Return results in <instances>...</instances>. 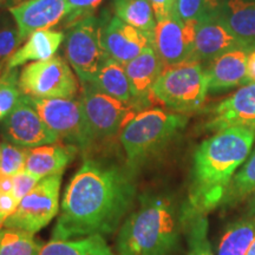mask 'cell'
<instances>
[{
  "label": "cell",
  "mask_w": 255,
  "mask_h": 255,
  "mask_svg": "<svg viewBox=\"0 0 255 255\" xmlns=\"http://www.w3.org/2000/svg\"><path fill=\"white\" fill-rule=\"evenodd\" d=\"M136 199L135 174L127 165L87 157L66 187L52 239L113 234L135 207Z\"/></svg>",
  "instance_id": "cell-1"
},
{
  "label": "cell",
  "mask_w": 255,
  "mask_h": 255,
  "mask_svg": "<svg viewBox=\"0 0 255 255\" xmlns=\"http://www.w3.org/2000/svg\"><path fill=\"white\" fill-rule=\"evenodd\" d=\"M255 141L254 127H233L213 133L197 146L184 206L207 215L221 206L233 176L245 163Z\"/></svg>",
  "instance_id": "cell-2"
},
{
  "label": "cell",
  "mask_w": 255,
  "mask_h": 255,
  "mask_svg": "<svg viewBox=\"0 0 255 255\" xmlns=\"http://www.w3.org/2000/svg\"><path fill=\"white\" fill-rule=\"evenodd\" d=\"M183 234V205L163 193H144L121 225L117 255H174Z\"/></svg>",
  "instance_id": "cell-3"
},
{
  "label": "cell",
  "mask_w": 255,
  "mask_h": 255,
  "mask_svg": "<svg viewBox=\"0 0 255 255\" xmlns=\"http://www.w3.org/2000/svg\"><path fill=\"white\" fill-rule=\"evenodd\" d=\"M184 114L146 109L136 114L120 136L127 168L135 174L186 127Z\"/></svg>",
  "instance_id": "cell-4"
},
{
  "label": "cell",
  "mask_w": 255,
  "mask_h": 255,
  "mask_svg": "<svg viewBox=\"0 0 255 255\" xmlns=\"http://www.w3.org/2000/svg\"><path fill=\"white\" fill-rule=\"evenodd\" d=\"M208 92L206 68L196 60L164 68L152 88L156 101L184 115L201 109Z\"/></svg>",
  "instance_id": "cell-5"
},
{
  "label": "cell",
  "mask_w": 255,
  "mask_h": 255,
  "mask_svg": "<svg viewBox=\"0 0 255 255\" xmlns=\"http://www.w3.org/2000/svg\"><path fill=\"white\" fill-rule=\"evenodd\" d=\"M28 100L43 122L64 143L75 145L83 151L91 150L96 144L81 100L36 98L30 96Z\"/></svg>",
  "instance_id": "cell-6"
},
{
  "label": "cell",
  "mask_w": 255,
  "mask_h": 255,
  "mask_svg": "<svg viewBox=\"0 0 255 255\" xmlns=\"http://www.w3.org/2000/svg\"><path fill=\"white\" fill-rule=\"evenodd\" d=\"M104 14L84 18L66 27L65 57L82 83H92L98 70L108 58L102 44Z\"/></svg>",
  "instance_id": "cell-7"
},
{
  "label": "cell",
  "mask_w": 255,
  "mask_h": 255,
  "mask_svg": "<svg viewBox=\"0 0 255 255\" xmlns=\"http://www.w3.org/2000/svg\"><path fill=\"white\" fill-rule=\"evenodd\" d=\"M19 88L30 97L72 100L78 92V82L68 62L55 55L25 66L19 76Z\"/></svg>",
  "instance_id": "cell-8"
},
{
  "label": "cell",
  "mask_w": 255,
  "mask_h": 255,
  "mask_svg": "<svg viewBox=\"0 0 255 255\" xmlns=\"http://www.w3.org/2000/svg\"><path fill=\"white\" fill-rule=\"evenodd\" d=\"M62 175H51L38 182L23 200L17 209L6 220L2 227L21 229L36 234L59 214Z\"/></svg>",
  "instance_id": "cell-9"
},
{
  "label": "cell",
  "mask_w": 255,
  "mask_h": 255,
  "mask_svg": "<svg viewBox=\"0 0 255 255\" xmlns=\"http://www.w3.org/2000/svg\"><path fill=\"white\" fill-rule=\"evenodd\" d=\"M82 88L81 101L96 142L113 139L137 114L129 104L100 91L91 83H82Z\"/></svg>",
  "instance_id": "cell-10"
},
{
  "label": "cell",
  "mask_w": 255,
  "mask_h": 255,
  "mask_svg": "<svg viewBox=\"0 0 255 255\" xmlns=\"http://www.w3.org/2000/svg\"><path fill=\"white\" fill-rule=\"evenodd\" d=\"M0 133L6 142L27 149L60 141L43 122L26 95L21 96L17 107L0 122Z\"/></svg>",
  "instance_id": "cell-11"
},
{
  "label": "cell",
  "mask_w": 255,
  "mask_h": 255,
  "mask_svg": "<svg viewBox=\"0 0 255 255\" xmlns=\"http://www.w3.org/2000/svg\"><path fill=\"white\" fill-rule=\"evenodd\" d=\"M103 14L102 44L105 52L113 59L127 65L143 51L154 47V36L124 23L116 15L110 17L108 11H103Z\"/></svg>",
  "instance_id": "cell-12"
},
{
  "label": "cell",
  "mask_w": 255,
  "mask_h": 255,
  "mask_svg": "<svg viewBox=\"0 0 255 255\" xmlns=\"http://www.w3.org/2000/svg\"><path fill=\"white\" fill-rule=\"evenodd\" d=\"M196 21L183 23L176 12L157 21L154 32V49L164 68L174 66L190 58L195 37Z\"/></svg>",
  "instance_id": "cell-13"
},
{
  "label": "cell",
  "mask_w": 255,
  "mask_h": 255,
  "mask_svg": "<svg viewBox=\"0 0 255 255\" xmlns=\"http://www.w3.org/2000/svg\"><path fill=\"white\" fill-rule=\"evenodd\" d=\"M244 46L254 45L235 36L212 11L196 21L193 51L188 60H196L207 65L225 52Z\"/></svg>",
  "instance_id": "cell-14"
},
{
  "label": "cell",
  "mask_w": 255,
  "mask_h": 255,
  "mask_svg": "<svg viewBox=\"0 0 255 255\" xmlns=\"http://www.w3.org/2000/svg\"><path fill=\"white\" fill-rule=\"evenodd\" d=\"M233 127L255 128V83L242 85L209 111L205 129L212 132Z\"/></svg>",
  "instance_id": "cell-15"
},
{
  "label": "cell",
  "mask_w": 255,
  "mask_h": 255,
  "mask_svg": "<svg viewBox=\"0 0 255 255\" xmlns=\"http://www.w3.org/2000/svg\"><path fill=\"white\" fill-rule=\"evenodd\" d=\"M163 69V63L154 47L143 51L141 55L126 65L131 91V107L137 114L150 109L154 104L156 100L152 94V88Z\"/></svg>",
  "instance_id": "cell-16"
},
{
  "label": "cell",
  "mask_w": 255,
  "mask_h": 255,
  "mask_svg": "<svg viewBox=\"0 0 255 255\" xmlns=\"http://www.w3.org/2000/svg\"><path fill=\"white\" fill-rule=\"evenodd\" d=\"M21 43L30 34L56 26L69 14L68 0H26L9 8Z\"/></svg>",
  "instance_id": "cell-17"
},
{
  "label": "cell",
  "mask_w": 255,
  "mask_h": 255,
  "mask_svg": "<svg viewBox=\"0 0 255 255\" xmlns=\"http://www.w3.org/2000/svg\"><path fill=\"white\" fill-rule=\"evenodd\" d=\"M252 47L233 49L207 64L205 68L209 92L225 91L247 84V57Z\"/></svg>",
  "instance_id": "cell-18"
},
{
  "label": "cell",
  "mask_w": 255,
  "mask_h": 255,
  "mask_svg": "<svg viewBox=\"0 0 255 255\" xmlns=\"http://www.w3.org/2000/svg\"><path fill=\"white\" fill-rule=\"evenodd\" d=\"M78 148L66 143H52L28 149L24 170L41 178L63 174L65 168L77 155Z\"/></svg>",
  "instance_id": "cell-19"
},
{
  "label": "cell",
  "mask_w": 255,
  "mask_h": 255,
  "mask_svg": "<svg viewBox=\"0 0 255 255\" xmlns=\"http://www.w3.org/2000/svg\"><path fill=\"white\" fill-rule=\"evenodd\" d=\"M255 240V195L247 200L246 207L223 232L215 255H247Z\"/></svg>",
  "instance_id": "cell-20"
},
{
  "label": "cell",
  "mask_w": 255,
  "mask_h": 255,
  "mask_svg": "<svg viewBox=\"0 0 255 255\" xmlns=\"http://www.w3.org/2000/svg\"><path fill=\"white\" fill-rule=\"evenodd\" d=\"M214 13L235 36L255 45V0H220Z\"/></svg>",
  "instance_id": "cell-21"
},
{
  "label": "cell",
  "mask_w": 255,
  "mask_h": 255,
  "mask_svg": "<svg viewBox=\"0 0 255 255\" xmlns=\"http://www.w3.org/2000/svg\"><path fill=\"white\" fill-rule=\"evenodd\" d=\"M65 39V33L55 30H39L27 38L26 43L15 51L8 59V69H17L30 60H46L56 55L57 50Z\"/></svg>",
  "instance_id": "cell-22"
},
{
  "label": "cell",
  "mask_w": 255,
  "mask_h": 255,
  "mask_svg": "<svg viewBox=\"0 0 255 255\" xmlns=\"http://www.w3.org/2000/svg\"><path fill=\"white\" fill-rule=\"evenodd\" d=\"M91 84L100 91L131 107V91L126 72V65L111 57H108L104 60Z\"/></svg>",
  "instance_id": "cell-23"
},
{
  "label": "cell",
  "mask_w": 255,
  "mask_h": 255,
  "mask_svg": "<svg viewBox=\"0 0 255 255\" xmlns=\"http://www.w3.org/2000/svg\"><path fill=\"white\" fill-rule=\"evenodd\" d=\"M39 255H115L104 237L72 239V240H51L41 248Z\"/></svg>",
  "instance_id": "cell-24"
},
{
  "label": "cell",
  "mask_w": 255,
  "mask_h": 255,
  "mask_svg": "<svg viewBox=\"0 0 255 255\" xmlns=\"http://www.w3.org/2000/svg\"><path fill=\"white\" fill-rule=\"evenodd\" d=\"M255 195V150L233 176L226 190L221 208L229 209Z\"/></svg>",
  "instance_id": "cell-25"
},
{
  "label": "cell",
  "mask_w": 255,
  "mask_h": 255,
  "mask_svg": "<svg viewBox=\"0 0 255 255\" xmlns=\"http://www.w3.org/2000/svg\"><path fill=\"white\" fill-rule=\"evenodd\" d=\"M115 15L124 23L154 36L156 18L149 0H114Z\"/></svg>",
  "instance_id": "cell-26"
},
{
  "label": "cell",
  "mask_w": 255,
  "mask_h": 255,
  "mask_svg": "<svg viewBox=\"0 0 255 255\" xmlns=\"http://www.w3.org/2000/svg\"><path fill=\"white\" fill-rule=\"evenodd\" d=\"M183 234L186 237L187 255H215L208 238L207 215L191 212L183 203Z\"/></svg>",
  "instance_id": "cell-27"
},
{
  "label": "cell",
  "mask_w": 255,
  "mask_h": 255,
  "mask_svg": "<svg viewBox=\"0 0 255 255\" xmlns=\"http://www.w3.org/2000/svg\"><path fill=\"white\" fill-rule=\"evenodd\" d=\"M44 245L31 233L0 227V255H39Z\"/></svg>",
  "instance_id": "cell-28"
},
{
  "label": "cell",
  "mask_w": 255,
  "mask_h": 255,
  "mask_svg": "<svg viewBox=\"0 0 255 255\" xmlns=\"http://www.w3.org/2000/svg\"><path fill=\"white\" fill-rule=\"evenodd\" d=\"M24 94L19 88L17 69H8L7 65L0 77V122L4 121L17 107Z\"/></svg>",
  "instance_id": "cell-29"
},
{
  "label": "cell",
  "mask_w": 255,
  "mask_h": 255,
  "mask_svg": "<svg viewBox=\"0 0 255 255\" xmlns=\"http://www.w3.org/2000/svg\"><path fill=\"white\" fill-rule=\"evenodd\" d=\"M27 148L18 146L4 141L0 150V174L4 176H14L24 170L27 156Z\"/></svg>",
  "instance_id": "cell-30"
},
{
  "label": "cell",
  "mask_w": 255,
  "mask_h": 255,
  "mask_svg": "<svg viewBox=\"0 0 255 255\" xmlns=\"http://www.w3.org/2000/svg\"><path fill=\"white\" fill-rule=\"evenodd\" d=\"M220 0H176V13L183 23L197 21L214 11Z\"/></svg>",
  "instance_id": "cell-31"
},
{
  "label": "cell",
  "mask_w": 255,
  "mask_h": 255,
  "mask_svg": "<svg viewBox=\"0 0 255 255\" xmlns=\"http://www.w3.org/2000/svg\"><path fill=\"white\" fill-rule=\"evenodd\" d=\"M8 19H2L0 23V69L4 68L8 59L21 44L18 28Z\"/></svg>",
  "instance_id": "cell-32"
},
{
  "label": "cell",
  "mask_w": 255,
  "mask_h": 255,
  "mask_svg": "<svg viewBox=\"0 0 255 255\" xmlns=\"http://www.w3.org/2000/svg\"><path fill=\"white\" fill-rule=\"evenodd\" d=\"M102 1L103 0H68L70 12L65 17V27H69L76 21L94 15Z\"/></svg>",
  "instance_id": "cell-33"
},
{
  "label": "cell",
  "mask_w": 255,
  "mask_h": 255,
  "mask_svg": "<svg viewBox=\"0 0 255 255\" xmlns=\"http://www.w3.org/2000/svg\"><path fill=\"white\" fill-rule=\"evenodd\" d=\"M39 181V178L27 173L26 170L19 171L18 174H15L13 176V189H12V194L20 202L37 186Z\"/></svg>",
  "instance_id": "cell-34"
},
{
  "label": "cell",
  "mask_w": 255,
  "mask_h": 255,
  "mask_svg": "<svg viewBox=\"0 0 255 255\" xmlns=\"http://www.w3.org/2000/svg\"><path fill=\"white\" fill-rule=\"evenodd\" d=\"M19 205L12 193H5L0 190V227H2L6 220L14 213Z\"/></svg>",
  "instance_id": "cell-35"
},
{
  "label": "cell",
  "mask_w": 255,
  "mask_h": 255,
  "mask_svg": "<svg viewBox=\"0 0 255 255\" xmlns=\"http://www.w3.org/2000/svg\"><path fill=\"white\" fill-rule=\"evenodd\" d=\"M157 21L164 20L176 12V0H149Z\"/></svg>",
  "instance_id": "cell-36"
},
{
  "label": "cell",
  "mask_w": 255,
  "mask_h": 255,
  "mask_svg": "<svg viewBox=\"0 0 255 255\" xmlns=\"http://www.w3.org/2000/svg\"><path fill=\"white\" fill-rule=\"evenodd\" d=\"M247 83H255V46L250 50L247 57Z\"/></svg>",
  "instance_id": "cell-37"
},
{
  "label": "cell",
  "mask_w": 255,
  "mask_h": 255,
  "mask_svg": "<svg viewBox=\"0 0 255 255\" xmlns=\"http://www.w3.org/2000/svg\"><path fill=\"white\" fill-rule=\"evenodd\" d=\"M247 255H255V240L253 241V244L251 245L250 250L247 252Z\"/></svg>",
  "instance_id": "cell-38"
},
{
  "label": "cell",
  "mask_w": 255,
  "mask_h": 255,
  "mask_svg": "<svg viewBox=\"0 0 255 255\" xmlns=\"http://www.w3.org/2000/svg\"><path fill=\"white\" fill-rule=\"evenodd\" d=\"M0 150H1V144H0Z\"/></svg>",
  "instance_id": "cell-39"
},
{
  "label": "cell",
  "mask_w": 255,
  "mask_h": 255,
  "mask_svg": "<svg viewBox=\"0 0 255 255\" xmlns=\"http://www.w3.org/2000/svg\"><path fill=\"white\" fill-rule=\"evenodd\" d=\"M1 1H4V0H0V2H1Z\"/></svg>",
  "instance_id": "cell-40"
}]
</instances>
